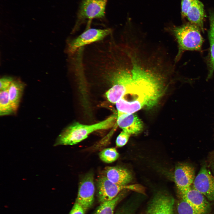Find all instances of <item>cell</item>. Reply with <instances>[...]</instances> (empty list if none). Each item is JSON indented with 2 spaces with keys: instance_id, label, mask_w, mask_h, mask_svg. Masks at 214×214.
<instances>
[{
  "instance_id": "ba28073f",
  "label": "cell",
  "mask_w": 214,
  "mask_h": 214,
  "mask_svg": "<svg viewBox=\"0 0 214 214\" xmlns=\"http://www.w3.org/2000/svg\"><path fill=\"white\" fill-rule=\"evenodd\" d=\"M174 180L180 194L191 188L196 176L194 168L186 163H182L175 167L174 172Z\"/></svg>"
},
{
  "instance_id": "603a6c76",
  "label": "cell",
  "mask_w": 214,
  "mask_h": 214,
  "mask_svg": "<svg viewBox=\"0 0 214 214\" xmlns=\"http://www.w3.org/2000/svg\"><path fill=\"white\" fill-rule=\"evenodd\" d=\"M13 79L10 77H5L1 78L0 80V91L8 90Z\"/></svg>"
},
{
  "instance_id": "cb8c5ba5",
  "label": "cell",
  "mask_w": 214,
  "mask_h": 214,
  "mask_svg": "<svg viewBox=\"0 0 214 214\" xmlns=\"http://www.w3.org/2000/svg\"><path fill=\"white\" fill-rule=\"evenodd\" d=\"M86 210L81 205L75 202L69 214H85Z\"/></svg>"
},
{
  "instance_id": "4fadbf2b",
  "label": "cell",
  "mask_w": 214,
  "mask_h": 214,
  "mask_svg": "<svg viewBox=\"0 0 214 214\" xmlns=\"http://www.w3.org/2000/svg\"><path fill=\"white\" fill-rule=\"evenodd\" d=\"M105 175L109 180L116 184L125 185L132 179L130 172L127 169L118 166H108L105 168Z\"/></svg>"
},
{
  "instance_id": "9a60e30c",
  "label": "cell",
  "mask_w": 214,
  "mask_h": 214,
  "mask_svg": "<svg viewBox=\"0 0 214 214\" xmlns=\"http://www.w3.org/2000/svg\"><path fill=\"white\" fill-rule=\"evenodd\" d=\"M25 86L20 80H13L8 89L10 102L15 113L18 109Z\"/></svg>"
},
{
  "instance_id": "d4e9b609",
  "label": "cell",
  "mask_w": 214,
  "mask_h": 214,
  "mask_svg": "<svg viewBox=\"0 0 214 214\" xmlns=\"http://www.w3.org/2000/svg\"><path fill=\"white\" fill-rule=\"evenodd\" d=\"M115 214H133L131 209L123 208L119 210Z\"/></svg>"
},
{
  "instance_id": "7402d4cb",
  "label": "cell",
  "mask_w": 214,
  "mask_h": 214,
  "mask_svg": "<svg viewBox=\"0 0 214 214\" xmlns=\"http://www.w3.org/2000/svg\"><path fill=\"white\" fill-rule=\"evenodd\" d=\"M195 0H181V14L183 17H186L187 12Z\"/></svg>"
},
{
  "instance_id": "484cf974",
  "label": "cell",
  "mask_w": 214,
  "mask_h": 214,
  "mask_svg": "<svg viewBox=\"0 0 214 214\" xmlns=\"http://www.w3.org/2000/svg\"><path fill=\"white\" fill-rule=\"evenodd\" d=\"M210 166L214 173V150L212 152L210 158Z\"/></svg>"
},
{
  "instance_id": "2e32d148",
  "label": "cell",
  "mask_w": 214,
  "mask_h": 214,
  "mask_svg": "<svg viewBox=\"0 0 214 214\" xmlns=\"http://www.w3.org/2000/svg\"><path fill=\"white\" fill-rule=\"evenodd\" d=\"M124 196L120 193L113 199L101 203L94 214H113L116 207Z\"/></svg>"
},
{
  "instance_id": "5bb4252c",
  "label": "cell",
  "mask_w": 214,
  "mask_h": 214,
  "mask_svg": "<svg viewBox=\"0 0 214 214\" xmlns=\"http://www.w3.org/2000/svg\"><path fill=\"white\" fill-rule=\"evenodd\" d=\"M204 6L199 0H195L189 9L186 17L192 24L203 30Z\"/></svg>"
},
{
  "instance_id": "8992f818",
  "label": "cell",
  "mask_w": 214,
  "mask_h": 214,
  "mask_svg": "<svg viewBox=\"0 0 214 214\" xmlns=\"http://www.w3.org/2000/svg\"><path fill=\"white\" fill-rule=\"evenodd\" d=\"M106 2L107 0H83L72 33L77 31L81 22L85 20L104 17Z\"/></svg>"
},
{
  "instance_id": "ffe728a7",
  "label": "cell",
  "mask_w": 214,
  "mask_h": 214,
  "mask_svg": "<svg viewBox=\"0 0 214 214\" xmlns=\"http://www.w3.org/2000/svg\"><path fill=\"white\" fill-rule=\"evenodd\" d=\"M209 39L210 45V69L207 79L211 77L214 71V25L210 23Z\"/></svg>"
},
{
  "instance_id": "d6986e66",
  "label": "cell",
  "mask_w": 214,
  "mask_h": 214,
  "mask_svg": "<svg viewBox=\"0 0 214 214\" xmlns=\"http://www.w3.org/2000/svg\"><path fill=\"white\" fill-rule=\"evenodd\" d=\"M176 208L178 214H202L182 198L177 202Z\"/></svg>"
},
{
  "instance_id": "3957f363",
  "label": "cell",
  "mask_w": 214,
  "mask_h": 214,
  "mask_svg": "<svg viewBox=\"0 0 214 214\" xmlns=\"http://www.w3.org/2000/svg\"><path fill=\"white\" fill-rule=\"evenodd\" d=\"M199 28L191 23L172 28L171 32L176 39L179 48L175 62L178 60L185 51L201 50L203 39Z\"/></svg>"
},
{
  "instance_id": "44dd1931",
  "label": "cell",
  "mask_w": 214,
  "mask_h": 214,
  "mask_svg": "<svg viewBox=\"0 0 214 214\" xmlns=\"http://www.w3.org/2000/svg\"><path fill=\"white\" fill-rule=\"evenodd\" d=\"M130 135L128 133L122 130L116 139V146L118 147H121L125 145L128 141Z\"/></svg>"
},
{
  "instance_id": "4316f807",
  "label": "cell",
  "mask_w": 214,
  "mask_h": 214,
  "mask_svg": "<svg viewBox=\"0 0 214 214\" xmlns=\"http://www.w3.org/2000/svg\"><path fill=\"white\" fill-rule=\"evenodd\" d=\"M210 21L214 25V13L212 12H210L209 15Z\"/></svg>"
},
{
  "instance_id": "9c48e42d",
  "label": "cell",
  "mask_w": 214,
  "mask_h": 214,
  "mask_svg": "<svg viewBox=\"0 0 214 214\" xmlns=\"http://www.w3.org/2000/svg\"><path fill=\"white\" fill-rule=\"evenodd\" d=\"M92 173L87 174L80 182L75 202L86 210L92 205L94 199L95 187Z\"/></svg>"
},
{
  "instance_id": "277c9868",
  "label": "cell",
  "mask_w": 214,
  "mask_h": 214,
  "mask_svg": "<svg viewBox=\"0 0 214 214\" xmlns=\"http://www.w3.org/2000/svg\"><path fill=\"white\" fill-rule=\"evenodd\" d=\"M97 196L100 203L111 200L123 190H128L144 193V190L137 185H122L114 183L105 175L99 177L97 182Z\"/></svg>"
},
{
  "instance_id": "7c38bea8",
  "label": "cell",
  "mask_w": 214,
  "mask_h": 214,
  "mask_svg": "<svg viewBox=\"0 0 214 214\" xmlns=\"http://www.w3.org/2000/svg\"><path fill=\"white\" fill-rule=\"evenodd\" d=\"M117 122L123 130L130 134H137L143 129L141 121L134 113L127 114L118 112Z\"/></svg>"
},
{
  "instance_id": "5b68a950",
  "label": "cell",
  "mask_w": 214,
  "mask_h": 214,
  "mask_svg": "<svg viewBox=\"0 0 214 214\" xmlns=\"http://www.w3.org/2000/svg\"><path fill=\"white\" fill-rule=\"evenodd\" d=\"M113 31L110 28H88L78 36L69 41L67 52L69 55L72 54L81 48L103 40Z\"/></svg>"
},
{
  "instance_id": "52a82bcc",
  "label": "cell",
  "mask_w": 214,
  "mask_h": 214,
  "mask_svg": "<svg viewBox=\"0 0 214 214\" xmlns=\"http://www.w3.org/2000/svg\"><path fill=\"white\" fill-rule=\"evenodd\" d=\"M193 185L209 201L214 202V175L205 164L202 166L196 176Z\"/></svg>"
},
{
  "instance_id": "7a4b0ae2",
  "label": "cell",
  "mask_w": 214,
  "mask_h": 214,
  "mask_svg": "<svg viewBox=\"0 0 214 214\" xmlns=\"http://www.w3.org/2000/svg\"><path fill=\"white\" fill-rule=\"evenodd\" d=\"M117 117L116 114H114L103 121L90 125L74 123L62 132L54 145L76 144L86 138L90 134L94 131L108 129L113 127L117 121Z\"/></svg>"
},
{
  "instance_id": "ac0fdd59",
  "label": "cell",
  "mask_w": 214,
  "mask_h": 214,
  "mask_svg": "<svg viewBox=\"0 0 214 214\" xmlns=\"http://www.w3.org/2000/svg\"><path fill=\"white\" fill-rule=\"evenodd\" d=\"M100 159L106 163H111L116 160L119 157V154L114 148L103 149L99 154Z\"/></svg>"
},
{
  "instance_id": "e0dca14e",
  "label": "cell",
  "mask_w": 214,
  "mask_h": 214,
  "mask_svg": "<svg viewBox=\"0 0 214 214\" xmlns=\"http://www.w3.org/2000/svg\"><path fill=\"white\" fill-rule=\"evenodd\" d=\"M15 113L11 105L8 95V89L0 91V115L3 116Z\"/></svg>"
},
{
  "instance_id": "6da1fadb",
  "label": "cell",
  "mask_w": 214,
  "mask_h": 214,
  "mask_svg": "<svg viewBox=\"0 0 214 214\" xmlns=\"http://www.w3.org/2000/svg\"><path fill=\"white\" fill-rule=\"evenodd\" d=\"M171 67L162 60L137 52L127 58L128 85L123 97L116 103L118 112L134 113L156 105L163 93L165 73Z\"/></svg>"
},
{
  "instance_id": "8fae6325",
  "label": "cell",
  "mask_w": 214,
  "mask_h": 214,
  "mask_svg": "<svg viewBox=\"0 0 214 214\" xmlns=\"http://www.w3.org/2000/svg\"><path fill=\"white\" fill-rule=\"evenodd\" d=\"M181 198L188 203L202 214H207L210 211L211 205L209 201L201 193L193 188L181 194Z\"/></svg>"
},
{
  "instance_id": "30bf717a",
  "label": "cell",
  "mask_w": 214,
  "mask_h": 214,
  "mask_svg": "<svg viewBox=\"0 0 214 214\" xmlns=\"http://www.w3.org/2000/svg\"><path fill=\"white\" fill-rule=\"evenodd\" d=\"M174 200L171 196L158 193L150 201L146 214H174Z\"/></svg>"
}]
</instances>
